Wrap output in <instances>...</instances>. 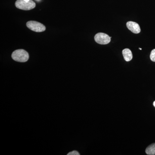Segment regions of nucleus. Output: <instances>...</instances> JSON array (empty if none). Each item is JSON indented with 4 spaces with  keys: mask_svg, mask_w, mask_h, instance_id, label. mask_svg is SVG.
<instances>
[{
    "mask_svg": "<svg viewBox=\"0 0 155 155\" xmlns=\"http://www.w3.org/2000/svg\"><path fill=\"white\" fill-rule=\"evenodd\" d=\"M12 59L17 62H26L29 59V54L27 51L23 49H18L13 52L12 54Z\"/></svg>",
    "mask_w": 155,
    "mask_h": 155,
    "instance_id": "obj_1",
    "label": "nucleus"
},
{
    "mask_svg": "<svg viewBox=\"0 0 155 155\" xmlns=\"http://www.w3.org/2000/svg\"><path fill=\"white\" fill-rule=\"evenodd\" d=\"M15 6L17 8L28 11L34 8L36 5L31 0H29L28 2H25L24 0H17L15 3Z\"/></svg>",
    "mask_w": 155,
    "mask_h": 155,
    "instance_id": "obj_2",
    "label": "nucleus"
},
{
    "mask_svg": "<svg viewBox=\"0 0 155 155\" xmlns=\"http://www.w3.org/2000/svg\"><path fill=\"white\" fill-rule=\"evenodd\" d=\"M26 25L28 28L35 32H42L46 29L45 26L43 24L37 21H28L26 23Z\"/></svg>",
    "mask_w": 155,
    "mask_h": 155,
    "instance_id": "obj_3",
    "label": "nucleus"
},
{
    "mask_svg": "<svg viewBox=\"0 0 155 155\" xmlns=\"http://www.w3.org/2000/svg\"><path fill=\"white\" fill-rule=\"evenodd\" d=\"M94 40L97 43L99 44L107 45L110 42L111 38L108 35L100 32L95 35Z\"/></svg>",
    "mask_w": 155,
    "mask_h": 155,
    "instance_id": "obj_4",
    "label": "nucleus"
},
{
    "mask_svg": "<svg viewBox=\"0 0 155 155\" xmlns=\"http://www.w3.org/2000/svg\"><path fill=\"white\" fill-rule=\"evenodd\" d=\"M126 25L128 29L134 33L138 34L140 32V27L137 22L129 21L127 22Z\"/></svg>",
    "mask_w": 155,
    "mask_h": 155,
    "instance_id": "obj_5",
    "label": "nucleus"
},
{
    "mask_svg": "<svg viewBox=\"0 0 155 155\" xmlns=\"http://www.w3.org/2000/svg\"><path fill=\"white\" fill-rule=\"evenodd\" d=\"M122 54L125 61L129 62L132 60L133 58L132 52L130 49L125 48L122 51Z\"/></svg>",
    "mask_w": 155,
    "mask_h": 155,
    "instance_id": "obj_6",
    "label": "nucleus"
},
{
    "mask_svg": "<svg viewBox=\"0 0 155 155\" xmlns=\"http://www.w3.org/2000/svg\"><path fill=\"white\" fill-rule=\"evenodd\" d=\"M146 153L149 155H155V143L151 144L147 148Z\"/></svg>",
    "mask_w": 155,
    "mask_h": 155,
    "instance_id": "obj_7",
    "label": "nucleus"
},
{
    "mask_svg": "<svg viewBox=\"0 0 155 155\" xmlns=\"http://www.w3.org/2000/svg\"><path fill=\"white\" fill-rule=\"evenodd\" d=\"M150 58L152 61L155 62V49L153 50L151 52Z\"/></svg>",
    "mask_w": 155,
    "mask_h": 155,
    "instance_id": "obj_8",
    "label": "nucleus"
},
{
    "mask_svg": "<svg viewBox=\"0 0 155 155\" xmlns=\"http://www.w3.org/2000/svg\"><path fill=\"white\" fill-rule=\"evenodd\" d=\"M80 154L76 150L72 151V152L69 153L67 154V155H79Z\"/></svg>",
    "mask_w": 155,
    "mask_h": 155,
    "instance_id": "obj_9",
    "label": "nucleus"
},
{
    "mask_svg": "<svg viewBox=\"0 0 155 155\" xmlns=\"http://www.w3.org/2000/svg\"><path fill=\"white\" fill-rule=\"evenodd\" d=\"M153 104V106H154V107H155V101L154 102Z\"/></svg>",
    "mask_w": 155,
    "mask_h": 155,
    "instance_id": "obj_10",
    "label": "nucleus"
},
{
    "mask_svg": "<svg viewBox=\"0 0 155 155\" xmlns=\"http://www.w3.org/2000/svg\"><path fill=\"white\" fill-rule=\"evenodd\" d=\"M24 1H25V2H28L29 0H24Z\"/></svg>",
    "mask_w": 155,
    "mask_h": 155,
    "instance_id": "obj_11",
    "label": "nucleus"
},
{
    "mask_svg": "<svg viewBox=\"0 0 155 155\" xmlns=\"http://www.w3.org/2000/svg\"><path fill=\"white\" fill-rule=\"evenodd\" d=\"M139 49L140 50H141L142 49L141 48H139Z\"/></svg>",
    "mask_w": 155,
    "mask_h": 155,
    "instance_id": "obj_12",
    "label": "nucleus"
}]
</instances>
